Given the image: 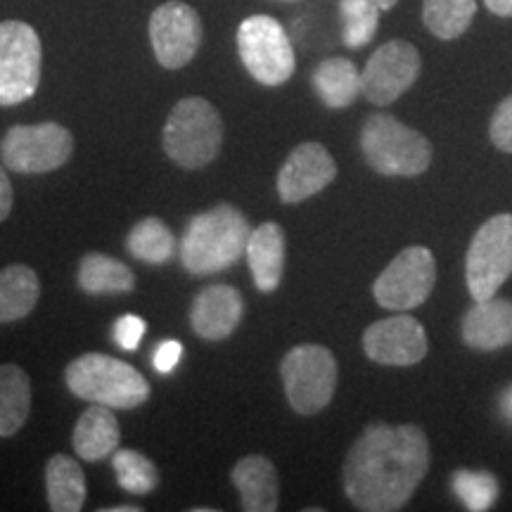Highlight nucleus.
<instances>
[{
	"label": "nucleus",
	"mask_w": 512,
	"mask_h": 512,
	"mask_svg": "<svg viewBox=\"0 0 512 512\" xmlns=\"http://www.w3.org/2000/svg\"><path fill=\"white\" fill-rule=\"evenodd\" d=\"M31 413L29 375L15 363L0 366V437H15Z\"/></svg>",
	"instance_id": "nucleus-24"
},
{
	"label": "nucleus",
	"mask_w": 512,
	"mask_h": 512,
	"mask_svg": "<svg viewBox=\"0 0 512 512\" xmlns=\"http://www.w3.org/2000/svg\"><path fill=\"white\" fill-rule=\"evenodd\" d=\"M245 256L256 290L275 292L283 283L285 271V230L278 223H261L249 233Z\"/></svg>",
	"instance_id": "nucleus-18"
},
{
	"label": "nucleus",
	"mask_w": 512,
	"mask_h": 512,
	"mask_svg": "<svg viewBox=\"0 0 512 512\" xmlns=\"http://www.w3.org/2000/svg\"><path fill=\"white\" fill-rule=\"evenodd\" d=\"M484 5L494 12V15L512 17V0H484Z\"/></svg>",
	"instance_id": "nucleus-35"
},
{
	"label": "nucleus",
	"mask_w": 512,
	"mask_h": 512,
	"mask_svg": "<svg viewBox=\"0 0 512 512\" xmlns=\"http://www.w3.org/2000/svg\"><path fill=\"white\" fill-rule=\"evenodd\" d=\"M233 484L240 494L242 510L273 512L278 510V472L264 456H247L233 467Z\"/></svg>",
	"instance_id": "nucleus-19"
},
{
	"label": "nucleus",
	"mask_w": 512,
	"mask_h": 512,
	"mask_svg": "<svg viewBox=\"0 0 512 512\" xmlns=\"http://www.w3.org/2000/svg\"><path fill=\"white\" fill-rule=\"evenodd\" d=\"M145 330H147V323L136 313H126V316H121L117 323H114V342L119 344L121 349L126 351H136L140 347V342H143L145 337Z\"/></svg>",
	"instance_id": "nucleus-32"
},
{
	"label": "nucleus",
	"mask_w": 512,
	"mask_h": 512,
	"mask_svg": "<svg viewBox=\"0 0 512 512\" xmlns=\"http://www.w3.org/2000/svg\"><path fill=\"white\" fill-rule=\"evenodd\" d=\"M427 335L420 320L406 313L382 318L363 332V351L370 361L380 366L406 368L420 363L427 356Z\"/></svg>",
	"instance_id": "nucleus-14"
},
{
	"label": "nucleus",
	"mask_w": 512,
	"mask_h": 512,
	"mask_svg": "<svg viewBox=\"0 0 512 512\" xmlns=\"http://www.w3.org/2000/svg\"><path fill=\"white\" fill-rule=\"evenodd\" d=\"M489 136L491 143H494L498 150L512 155V95H508V98L498 105L494 117H491Z\"/></svg>",
	"instance_id": "nucleus-31"
},
{
	"label": "nucleus",
	"mask_w": 512,
	"mask_h": 512,
	"mask_svg": "<svg viewBox=\"0 0 512 512\" xmlns=\"http://www.w3.org/2000/svg\"><path fill=\"white\" fill-rule=\"evenodd\" d=\"M477 12V0H425L422 22L441 41L463 36Z\"/></svg>",
	"instance_id": "nucleus-27"
},
{
	"label": "nucleus",
	"mask_w": 512,
	"mask_h": 512,
	"mask_svg": "<svg viewBox=\"0 0 512 512\" xmlns=\"http://www.w3.org/2000/svg\"><path fill=\"white\" fill-rule=\"evenodd\" d=\"M344 46L358 50L368 46L380 27V8L375 0H339Z\"/></svg>",
	"instance_id": "nucleus-29"
},
{
	"label": "nucleus",
	"mask_w": 512,
	"mask_h": 512,
	"mask_svg": "<svg viewBox=\"0 0 512 512\" xmlns=\"http://www.w3.org/2000/svg\"><path fill=\"white\" fill-rule=\"evenodd\" d=\"M43 48L27 22H0V107L31 100L41 83Z\"/></svg>",
	"instance_id": "nucleus-8"
},
{
	"label": "nucleus",
	"mask_w": 512,
	"mask_h": 512,
	"mask_svg": "<svg viewBox=\"0 0 512 512\" xmlns=\"http://www.w3.org/2000/svg\"><path fill=\"white\" fill-rule=\"evenodd\" d=\"M183 358V344L176 342V339H169V342H162L152 356V363H155L157 373H171Z\"/></svg>",
	"instance_id": "nucleus-33"
},
{
	"label": "nucleus",
	"mask_w": 512,
	"mask_h": 512,
	"mask_svg": "<svg viewBox=\"0 0 512 512\" xmlns=\"http://www.w3.org/2000/svg\"><path fill=\"white\" fill-rule=\"evenodd\" d=\"M48 505L53 512H79L86 503V477L74 458L57 453L46 465Z\"/></svg>",
	"instance_id": "nucleus-23"
},
{
	"label": "nucleus",
	"mask_w": 512,
	"mask_h": 512,
	"mask_svg": "<svg viewBox=\"0 0 512 512\" xmlns=\"http://www.w3.org/2000/svg\"><path fill=\"white\" fill-rule=\"evenodd\" d=\"M313 91L325 107L344 110L361 93V72L347 57H330L313 69Z\"/></svg>",
	"instance_id": "nucleus-21"
},
{
	"label": "nucleus",
	"mask_w": 512,
	"mask_h": 512,
	"mask_svg": "<svg viewBox=\"0 0 512 512\" xmlns=\"http://www.w3.org/2000/svg\"><path fill=\"white\" fill-rule=\"evenodd\" d=\"M375 3H377V8H380V10H392L394 5L399 3V0H375Z\"/></svg>",
	"instance_id": "nucleus-37"
},
{
	"label": "nucleus",
	"mask_w": 512,
	"mask_h": 512,
	"mask_svg": "<svg viewBox=\"0 0 512 512\" xmlns=\"http://www.w3.org/2000/svg\"><path fill=\"white\" fill-rule=\"evenodd\" d=\"M202 19L181 0L159 5L150 17V41L164 69H181L192 62L202 46Z\"/></svg>",
	"instance_id": "nucleus-13"
},
{
	"label": "nucleus",
	"mask_w": 512,
	"mask_h": 512,
	"mask_svg": "<svg viewBox=\"0 0 512 512\" xmlns=\"http://www.w3.org/2000/svg\"><path fill=\"white\" fill-rule=\"evenodd\" d=\"M112 467L117 472V482L133 496H147L157 489L159 472L150 458L133 448H117L112 453Z\"/></svg>",
	"instance_id": "nucleus-28"
},
{
	"label": "nucleus",
	"mask_w": 512,
	"mask_h": 512,
	"mask_svg": "<svg viewBox=\"0 0 512 512\" xmlns=\"http://www.w3.org/2000/svg\"><path fill=\"white\" fill-rule=\"evenodd\" d=\"M72 441L74 451L86 463H100V460L112 458V453L117 451L121 441V430L114 408L93 403L76 422Z\"/></svg>",
	"instance_id": "nucleus-20"
},
{
	"label": "nucleus",
	"mask_w": 512,
	"mask_h": 512,
	"mask_svg": "<svg viewBox=\"0 0 512 512\" xmlns=\"http://www.w3.org/2000/svg\"><path fill=\"white\" fill-rule=\"evenodd\" d=\"M361 150L368 166L382 176H420L432 164V145L392 114H373L363 124Z\"/></svg>",
	"instance_id": "nucleus-4"
},
{
	"label": "nucleus",
	"mask_w": 512,
	"mask_h": 512,
	"mask_svg": "<svg viewBox=\"0 0 512 512\" xmlns=\"http://www.w3.org/2000/svg\"><path fill=\"white\" fill-rule=\"evenodd\" d=\"M143 508H133V505H119V508H110L105 512H140Z\"/></svg>",
	"instance_id": "nucleus-38"
},
{
	"label": "nucleus",
	"mask_w": 512,
	"mask_h": 512,
	"mask_svg": "<svg viewBox=\"0 0 512 512\" xmlns=\"http://www.w3.org/2000/svg\"><path fill=\"white\" fill-rule=\"evenodd\" d=\"M245 302L230 285H209L197 294L190 306V325L195 335L209 342H221L238 330Z\"/></svg>",
	"instance_id": "nucleus-16"
},
{
	"label": "nucleus",
	"mask_w": 512,
	"mask_h": 512,
	"mask_svg": "<svg viewBox=\"0 0 512 512\" xmlns=\"http://www.w3.org/2000/svg\"><path fill=\"white\" fill-rule=\"evenodd\" d=\"M69 392L98 406L131 408L150 399V384L136 368L107 354H83L64 370Z\"/></svg>",
	"instance_id": "nucleus-3"
},
{
	"label": "nucleus",
	"mask_w": 512,
	"mask_h": 512,
	"mask_svg": "<svg viewBox=\"0 0 512 512\" xmlns=\"http://www.w3.org/2000/svg\"><path fill=\"white\" fill-rule=\"evenodd\" d=\"M503 413H505V418H508L510 422H512V387L508 389V392L503 394Z\"/></svg>",
	"instance_id": "nucleus-36"
},
{
	"label": "nucleus",
	"mask_w": 512,
	"mask_h": 512,
	"mask_svg": "<svg viewBox=\"0 0 512 512\" xmlns=\"http://www.w3.org/2000/svg\"><path fill=\"white\" fill-rule=\"evenodd\" d=\"M41 283L34 268L12 264L0 271V323H15L36 309Z\"/></svg>",
	"instance_id": "nucleus-22"
},
{
	"label": "nucleus",
	"mask_w": 512,
	"mask_h": 512,
	"mask_svg": "<svg viewBox=\"0 0 512 512\" xmlns=\"http://www.w3.org/2000/svg\"><path fill=\"white\" fill-rule=\"evenodd\" d=\"M74 136L55 121L12 126L0 140V159L17 174H50L69 162Z\"/></svg>",
	"instance_id": "nucleus-9"
},
{
	"label": "nucleus",
	"mask_w": 512,
	"mask_h": 512,
	"mask_svg": "<svg viewBox=\"0 0 512 512\" xmlns=\"http://www.w3.org/2000/svg\"><path fill=\"white\" fill-rule=\"evenodd\" d=\"M453 491L460 501L465 503L467 510L484 512L494 508L498 498V482L489 472H472V470H458L453 475Z\"/></svg>",
	"instance_id": "nucleus-30"
},
{
	"label": "nucleus",
	"mask_w": 512,
	"mask_h": 512,
	"mask_svg": "<svg viewBox=\"0 0 512 512\" xmlns=\"http://www.w3.org/2000/svg\"><path fill=\"white\" fill-rule=\"evenodd\" d=\"M337 164L320 143L294 147L278 174V195L285 204H299L335 181Z\"/></svg>",
	"instance_id": "nucleus-15"
},
{
	"label": "nucleus",
	"mask_w": 512,
	"mask_h": 512,
	"mask_svg": "<svg viewBox=\"0 0 512 512\" xmlns=\"http://www.w3.org/2000/svg\"><path fill=\"white\" fill-rule=\"evenodd\" d=\"M79 287L88 294H126L136 287V275L112 256L88 252L79 264Z\"/></svg>",
	"instance_id": "nucleus-25"
},
{
	"label": "nucleus",
	"mask_w": 512,
	"mask_h": 512,
	"mask_svg": "<svg viewBox=\"0 0 512 512\" xmlns=\"http://www.w3.org/2000/svg\"><path fill=\"white\" fill-rule=\"evenodd\" d=\"M437 283V264L427 247H408L377 275L375 302L389 311H413L427 302Z\"/></svg>",
	"instance_id": "nucleus-11"
},
{
	"label": "nucleus",
	"mask_w": 512,
	"mask_h": 512,
	"mask_svg": "<svg viewBox=\"0 0 512 512\" xmlns=\"http://www.w3.org/2000/svg\"><path fill=\"white\" fill-rule=\"evenodd\" d=\"M422 60L408 41H389L370 55L361 72V93L373 105H392L418 81Z\"/></svg>",
	"instance_id": "nucleus-12"
},
{
	"label": "nucleus",
	"mask_w": 512,
	"mask_h": 512,
	"mask_svg": "<svg viewBox=\"0 0 512 512\" xmlns=\"http://www.w3.org/2000/svg\"><path fill=\"white\" fill-rule=\"evenodd\" d=\"M164 152L183 169H202L221 152L223 121L216 107L204 98L176 102L162 133Z\"/></svg>",
	"instance_id": "nucleus-5"
},
{
	"label": "nucleus",
	"mask_w": 512,
	"mask_h": 512,
	"mask_svg": "<svg viewBox=\"0 0 512 512\" xmlns=\"http://www.w3.org/2000/svg\"><path fill=\"white\" fill-rule=\"evenodd\" d=\"M430 470V441L418 425L366 427L344 460V491L354 508L394 512L411 501Z\"/></svg>",
	"instance_id": "nucleus-1"
},
{
	"label": "nucleus",
	"mask_w": 512,
	"mask_h": 512,
	"mask_svg": "<svg viewBox=\"0 0 512 512\" xmlns=\"http://www.w3.org/2000/svg\"><path fill=\"white\" fill-rule=\"evenodd\" d=\"M249 233L247 216L233 204L192 216L181 240V264L190 275L226 271L245 254Z\"/></svg>",
	"instance_id": "nucleus-2"
},
{
	"label": "nucleus",
	"mask_w": 512,
	"mask_h": 512,
	"mask_svg": "<svg viewBox=\"0 0 512 512\" xmlns=\"http://www.w3.org/2000/svg\"><path fill=\"white\" fill-rule=\"evenodd\" d=\"M512 273V214L489 219L470 242L465 280L475 302L496 297Z\"/></svg>",
	"instance_id": "nucleus-10"
},
{
	"label": "nucleus",
	"mask_w": 512,
	"mask_h": 512,
	"mask_svg": "<svg viewBox=\"0 0 512 512\" xmlns=\"http://www.w3.org/2000/svg\"><path fill=\"white\" fill-rule=\"evenodd\" d=\"M238 53L245 69L261 86H283L297 67L294 48L275 17L252 15L238 27Z\"/></svg>",
	"instance_id": "nucleus-7"
},
{
	"label": "nucleus",
	"mask_w": 512,
	"mask_h": 512,
	"mask_svg": "<svg viewBox=\"0 0 512 512\" xmlns=\"http://www.w3.org/2000/svg\"><path fill=\"white\" fill-rule=\"evenodd\" d=\"M463 339L470 349L498 351L512 344V302L484 299L475 302L463 318Z\"/></svg>",
	"instance_id": "nucleus-17"
},
{
	"label": "nucleus",
	"mask_w": 512,
	"mask_h": 512,
	"mask_svg": "<svg viewBox=\"0 0 512 512\" xmlns=\"http://www.w3.org/2000/svg\"><path fill=\"white\" fill-rule=\"evenodd\" d=\"M126 249L131 256L145 264H166L176 254V238L164 221L147 216L131 228L126 238Z\"/></svg>",
	"instance_id": "nucleus-26"
},
{
	"label": "nucleus",
	"mask_w": 512,
	"mask_h": 512,
	"mask_svg": "<svg viewBox=\"0 0 512 512\" xmlns=\"http://www.w3.org/2000/svg\"><path fill=\"white\" fill-rule=\"evenodd\" d=\"M12 202H15V192H12L10 178L5 174L3 164H0V221H5L10 216Z\"/></svg>",
	"instance_id": "nucleus-34"
},
{
	"label": "nucleus",
	"mask_w": 512,
	"mask_h": 512,
	"mask_svg": "<svg viewBox=\"0 0 512 512\" xmlns=\"http://www.w3.org/2000/svg\"><path fill=\"white\" fill-rule=\"evenodd\" d=\"M285 394L299 415H316L330 406L337 389V361L320 344H299L280 363Z\"/></svg>",
	"instance_id": "nucleus-6"
}]
</instances>
